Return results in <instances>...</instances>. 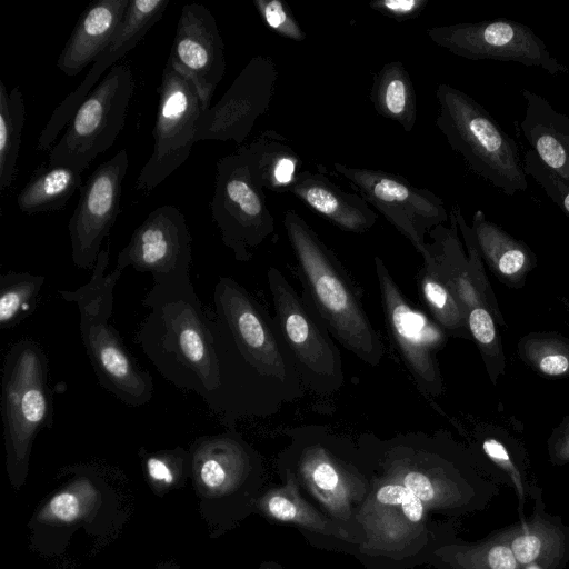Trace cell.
<instances>
[{
    "label": "cell",
    "mask_w": 569,
    "mask_h": 569,
    "mask_svg": "<svg viewBox=\"0 0 569 569\" xmlns=\"http://www.w3.org/2000/svg\"><path fill=\"white\" fill-rule=\"evenodd\" d=\"M191 483L208 535L217 539L254 513L266 488L262 456L233 429L194 439Z\"/></svg>",
    "instance_id": "8"
},
{
    "label": "cell",
    "mask_w": 569,
    "mask_h": 569,
    "mask_svg": "<svg viewBox=\"0 0 569 569\" xmlns=\"http://www.w3.org/2000/svg\"><path fill=\"white\" fill-rule=\"evenodd\" d=\"M547 449L553 465L561 466L569 462V413L551 430Z\"/></svg>",
    "instance_id": "45"
},
{
    "label": "cell",
    "mask_w": 569,
    "mask_h": 569,
    "mask_svg": "<svg viewBox=\"0 0 569 569\" xmlns=\"http://www.w3.org/2000/svg\"><path fill=\"white\" fill-rule=\"evenodd\" d=\"M130 0H96L80 14L57 61L69 77L80 73L109 47L124 19Z\"/></svg>",
    "instance_id": "26"
},
{
    "label": "cell",
    "mask_w": 569,
    "mask_h": 569,
    "mask_svg": "<svg viewBox=\"0 0 569 569\" xmlns=\"http://www.w3.org/2000/svg\"><path fill=\"white\" fill-rule=\"evenodd\" d=\"M449 221V227L440 224L428 233L431 242H427V250L440 277L461 303L471 340L480 352L489 380L496 387L507 366L500 331L485 295L471 276L451 210Z\"/></svg>",
    "instance_id": "16"
},
{
    "label": "cell",
    "mask_w": 569,
    "mask_h": 569,
    "mask_svg": "<svg viewBox=\"0 0 569 569\" xmlns=\"http://www.w3.org/2000/svg\"><path fill=\"white\" fill-rule=\"evenodd\" d=\"M437 128L469 169L507 196L528 188L517 142L472 97L447 83L436 90Z\"/></svg>",
    "instance_id": "11"
},
{
    "label": "cell",
    "mask_w": 569,
    "mask_h": 569,
    "mask_svg": "<svg viewBox=\"0 0 569 569\" xmlns=\"http://www.w3.org/2000/svg\"><path fill=\"white\" fill-rule=\"evenodd\" d=\"M283 226L302 297L338 342L365 363L377 367L383 345L341 262L295 210L284 212Z\"/></svg>",
    "instance_id": "7"
},
{
    "label": "cell",
    "mask_w": 569,
    "mask_h": 569,
    "mask_svg": "<svg viewBox=\"0 0 569 569\" xmlns=\"http://www.w3.org/2000/svg\"><path fill=\"white\" fill-rule=\"evenodd\" d=\"M133 92L134 77L130 64L112 66L51 148L48 166H64L82 173L98 154L114 143L124 128Z\"/></svg>",
    "instance_id": "13"
},
{
    "label": "cell",
    "mask_w": 569,
    "mask_h": 569,
    "mask_svg": "<svg viewBox=\"0 0 569 569\" xmlns=\"http://www.w3.org/2000/svg\"><path fill=\"white\" fill-rule=\"evenodd\" d=\"M170 0H130L124 19L109 47L93 62L80 84L53 110L42 129L36 150H51L62 129L68 126L74 112L92 91L102 73L132 50L157 23Z\"/></svg>",
    "instance_id": "25"
},
{
    "label": "cell",
    "mask_w": 569,
    "mask_h": 569,
    "mask_svg": "<svg viewBox=\"0 0 569 569\" xmlns=\"http://www.w3.org/2000/svg\"><path fill=\"white\" fill-rule=\"evenodd\" d=\"M279 72L269 56L252 57L224 94L197 120L196 141L219 140L241 144L264 114L274 96Z\"/></svg>",
    "instance_id": "20"
},
{
    "label": "cell",
    "mask_w": 569,
    "mask_h": 569,
    "mask_svg": "<svg viewBox=\"0 0 569 569\" xmlns=\"http://www.w3.org/2000/svg\"><path fill=\"white\" fill-rule=\"evenodd\" d=\"M142 303L150 310L136 338L143 353L166 380L216 412L220 381L212 317L190 276L153 283Z\"/></svg>",
    "instance_id": "3"
},
{
    "label": "cell",
    "mask_w": 569,
    "mask_h": 569,
    "mask_svg": "<svg viewBox=\"0 0 569 569\" xmlns=\"http://www.w3.org/2000/svg\"><path fill=\"white\" fill-rule=\"evenodd\" d=\"M333 169L405 236L417 252L426 254V236L449 218L441 198L427 188L411 184L400 174L339 162L333 163Z\"/></svg>",
    "instance_id": "17"
},
{
    "label": "cell",
    "mask_w": 569,
    "mask_h": 569,
    "mask_svg": "<svg viewBox=\"0 0 569 569\" xmlns=\"http://www.w3.org/2000/svg\"><path fill=\"white\" fill-rule=\"evenodd\" d=\"M281 483L271 485L259 496L254 515L268 522L297 529L313 548L356 556L359 542L301 491L289 470L279 471Z\"/></svg>",
    "instance_id": "24"
},
{
    "label": "cell",
    "mask_w": 569,
    "mask_h": 569,
    "mask_svg": "<svg viewBox=\"0 0 569 569\" xmlns=\"http://www.w3.org/2000/svg\"><path fill=\"white\" fill-rule=\"evenodd\" d=\"M526 176H530L553 201L569 217V182L547 168L537 154L527 150L522 160Z\"/></svg>",
    "instance_id": "42"
},
{
    "label": "cell",
    "mask_w": 569,
    "mask_h": 569,
    "mask_svg": "<svg viewBox=\"0 0 569 569\" xmlns=\"http://www.w3.org/2000/svg\"><path fill=\"white\" fill-rule=\"evenodd\" d=\"M470 227L491 273L508 288H523L528 274L537 267V257L529 246L487 220L481 210L475 211Z\"/></svg>",
    "instance_id": "29"
},
{
    "label": "cell",
    "mask_w": 569,
    "mask_h": 569,
    "mask_svg": "<svg viewBox=\"0 0 569 569\" xmlns=\"http://www.w3.org/2000/svg\"><path fill=\"white\" fill-rule=\"evenodd\" d=\"M523 363L547 379L569 378V337L556 331H533L517 342Z\"/></svg>",
    "instance_id": "37"
},
{
    "label": "cell",
    "mask_w": 569,
    "mask_h": 569,
    "mask_svg": "<svg viewBox=\"0 0 569 569\" xmlns=\"http://www.w3.org/2000/svg\"><path fill=\"white\" fill-rule=\"evenodd\" d=\"M369 99L376 112L411 132L417 122V98L401 61L385 63L373 73Z\"/></svg>",
    "instance_id": "32"
},
{
    "label": "cell",
    "mask_w": 569,
    "mask_h": 569,
    "mask_svg": "<svg viewBox=\"0 0 569 569\" xmlns=\"http://www.w3.org/2000/svg\"><path fill=\"white\" fill-rule=\"evenodd\" d=\"M451 211L453 212L459 231L461 232L465 246H466V252L468 258V263L470 268L471 276L479 287V289L485 295L491 313L497 321L498 326L505 327L507 326V322L505 320V317L500 310L497 297L492 290V287L489 282V279L487 277L486 270H485V263L482 261L473 231L471 227L466 222L463 214L461 212V209L458 204H453L451 207Z\"/></svg>",
    "instance_id": "41"
},
{
    "label": "cell",
    "mask_w": 569,
    "mask_h": 569,
    "mask_svg": "<svg viewBox=\"0 0 569 569\" xmlns=\"http://www.w3.org/2000/svg\"><path fill=\"white\" fill-rule=\"evenodd\" d=\"M254 7L263 23L280 37L302 41L307 34L282 0H254Z\"/></svg>",
    "instance_id": "43"
},
{
    "label": "cell",
    "mask_w": 569,
    "mask_h": 569,
    "mask_svg": "<svg viewBox=\"0 0 569 569\" xmlns=\"http://www.w3.org/2000/svg\"><path fill=\"white\" fill-rule=\"evenodd\" d=\"M566 307H567V310L569 311V298L566 300Z\"/></svg>",
    "instance_id": "48"
},
{
    "label": "cell",
    "mask_w": 569,
    "mask_h": 569,
    "mask_svg": "<svg viewBox=\"0 0 569 569\" xmlns=\"http://www.w3.org/2000/svg\"><path fill=\"white\" fill-rule=\"evenodd\" d=\"M191 242L183 213L173 204L160 206L134 229L116 269L149 272L153 283L189 276Z\"/></svg>",
    "instance_id": "22"
},
{
    "label": "cell",
    "mask_w": 569,
    "mask_h": 569,
    "mask_svg": "<svg viewBox=\"0 0 569 569\" xmlns=\"http://www.w3.org/2000/svg\"><path fill=\"white\" fill-rule=\"evenodd\" d=\"M211 317L220 381L214 413L226 426L274 416L305 395L273 317L234 279L219 278Z\"/></svg>",
    "instance_id": "1"
},
{
    "label": "cell",
    "mask_w": 569,
    "mask_h": 569,
    "mask_svg": "<svg viewBox=\"0 0 569 569\" xmlns=\"http://www.w3.org/2000/svg\"><path fill=\"white\" fill-rule=\"evenodd\" d=\"M522 136L540 161L569 182V116L558 112L543 97L522 89Z\"/></svg>",
    "instance_id": "28"
},
{
    "label": "cell",
    "mask_w": 569,
    "mask_h": 569,
    "mask_svg": "<svg viewBox=\"0 0 569 569\" xmlns=\"http://www.w3.org/2000/svg\"><path fill=\"white\" fill-rule=\"evenodd\" d=\"M429 0H375L369 7L398 22L411 20L420 16Z\"/></svg>",
    "instance_id": "44"
},
{
    "label": "cell",
    "mask_w": 569,
    "mask_h": 569,
    "mask_svg": "<svg viewBox=\"0 0 569 569\" xmlns=\"http://www.w3.org/2000/svg\"><path fill=\"white\" fill-rule=\"evenodd\" d=\"M257 569H283V566L276 560H264Z\"/></svg>",
    "instance_id": "47"
},
{
    "label": "cell",
    "mask_w": 569,
    "mask_h": 569,
    "mask_svg": "<svg viewBox=\"0 0 569 569\" xmlns=\"http://www.w3.org/2000/svg\"><path fill=\"white\" fill-rule=\"evenodd\" d=\"M42 276L29 272H8L0 277V328L9 329L36 308L38 296L44 284Z\"/></svg>",
    "instance_id": "39"
},
{
    "label": "cell",
    "mask_w": 569,
    "mask_h": 569,
    "mask_svg": "<svg viewBox=\"0 0 569 569\" xmlns=\"http://www.w3.org/2000/svg\"><path fill=\"white\" fill-rule=\"evenodd\" d=\"M61 471L63 481L39 502L27 523L29 549L47 559L62 557L80 531L107 545L132 512L133 498L114 471L91 463Z\"/></svg>",
    "instance_id": "4"
},
{
    "label": "cell",
    "mask_w": 569,
    "mask_h": 569,
    "mask_svg": "<svg viewBox=\"0 0 569 569\" xmlns=\"http://www.w3.org/2000/svg\"><path fill=\"white\" fill-rule=\"evenodd\" d=\"M289 192L343 231L363 233L378 218L362 197L343 191L321 172L300 171Z\"/></svg>",
    "instance_id": "27"
},
{
    "label": "cell",
    "mask_w": 569,
    "mask_h": 569,
    "mask_svg": "<svg viewBox=\"0 0 569 569\" xmlns=\"http://www.w3.org/2000/svg\"><path fill=\"white\" fill-rule=\"evenodd\" d=\"M505 537L522 569H561L569 559V533L542 511L505 532Z\"/></svg>",
    "instance_id": "31"
},
{
    "label": "cell",
    "mask_w": 569,
    "mask_h": 569,
    "mask_svg": "<svg viewBox=\"0 0 569 569\" xmlns=\"http://www.w3.org/2000/svg\"><path fill=\"white\" fill-rule=\"evenodd\" d=\"M430 566L437 569H522L505 533L476 542L457 536L433 552Z\"/></svg>",
    "instance_id": "33"
},
{
    "label": "cell",
    "mask_w": 569,
    "mask_h": 569,
    "mask_svg": "<svg viewBox=\"0 0 569 569\" xmlns=\"http://www.w3.org/2000/svg\"><path fill=\"white\" fill-rule=\"evenodd\" d=\"M26 104L20 87L7 90L0 81V191L11 188L17 174Z\"/></svg>",
    "instance_id": "36"
},
{
    "label": "cell",
    "mask_w": 569,
    "mask_h": 569,
    "mask_svg": "<svg viewBox=\"0 0 569 569\" xmlns=\"http://www.w3.org/2000/svg\"><path fill=\"white\" fill-rule=\"evenodd\" d=\"M238 151L246 160L253 183L276 193L289 192L302 160L288 140L276 130L261 131Z\"/></svg>",
    "instance_id": "30"
},
{
    "label": "cell",
    "mask_w": 569,
    "mask_h": 569,
    "mask_svg": "<svg viewBox=\"0 0 569 569\" xmlns=\"http://www.w3.org/2000/svg\"><path fill=\"white\" fill-rule=\"evenodd\" d=\"M422 260L423 264L418 273L417 282L421 300L432 319L448 337L471 340L466 312L455 293L440 277L428 250Z\"/></svg>",
    "instance_id": "35"
},
{
    "label": "cell",
    "mask_w": 569,
    "mask_h": 569,
    "mask_svg": "<svg viewBox=\"0 0 569 569\" xmlns=\"http://www.w3.org/2000/svg\"><path fill=\"white\" fill-rule=\"evenodd\" d=\"M152 569H186L173 560H163L158 562Z\"/></svg>",
    "instance_id": "46"
},
{
    "label": "cell",
    "mask_w": 569,
    "mask_h": 569,
    "mask_svg": "<svg viewBox=\"0 0 569 569\" xmlns=\"http://www.w3.org/2000/svg\"><path fill=\"white\" fill-rule=\"evenodd\" d=\"M152 153L141 168L134 189L151 192L188 159L202 111L192 83L167 62L160 84Z\"/></svg>",
    "instance_id": "18"
},
{
    "label": "cell",
    "mask_w": 569,
    "mask_h": 569,
    "mask_svg": "<svg viewBox=\"0 0 569 569\" xmlns=\"http://www.w3.org/2000/svg\"><path fill=\"white\" fill-rule=\"evenodd\" d=\"M476 446L481 455L490 461L517 490L520 506L528 492L525 465L512 449L511 440L501 431L489 429L477 431Z\"/></svg>",
    "instance_id": "40"
},
{
    "label": "cell",
    "mask_w": 569,
    "mask_h": 569,
    "mask_svg": "<svg viewBox=\"0 0 569 569\" xmlns=\"http://www.w3.org/2000/svg\"><path fill=\"white\" fill-rule=\"evenodd\" d=\"M286 433L290 441L277 456V472L291 471L302 493L351 533L360 547L358 515L370 492L371 478L357 441L321 426Z\"/></svg>",
    "instance_id": "6"
},
{
    "label": "cell",
    "mask_w": 569,
    "mask_h": 569,
    "mask_svg": "<svg viewBox=\"0 0 569 569\" xmlns=\"http://www.w3.org/2000/svg\"><path fill=\"white\" fill-rule=\"evenodd\" d=\"M267 280L276 326L303 387L319 396L338 391L345 383L343 363L326 325L281 270L270 267Z\"/></svg>",
    "instance_id": "12"
},
{
    "label": "cell",
    "mask_w": 569,
    "mask_h": 569,
    "mask_svg": "<svg viewBox=\"0 0 569 569\" xmlns=\"http://www.w3.org/2000/svg\"><path fill=\"white\" fill-rule=\"evenodd\" d=\"M427 34L437 46L468 60H497L538 67L550 74L569 72L526 24L497 19L432 27Z\"/></svg>",
    "instance_id": "19"
},
{
    "label": "cell",
    "mask_w": 569,
    "mask_h": 569,
    "mask_svg": "<svg viewBox=\"0 0 569 569\" xmlns=\"http://www.w3.org/2000/svg\"><path fill=\"white\" fill-rule=\"evenodd\" d=\"M82 188L81 173L64 166L40 168L17 197V206L26 214L62 209Z\"/></svg>",
    "instance_id": "34"
},
{
    "label": "cell",
    "mask_w": 569,
    "mask_h": 569,
    "mask_svg": "<svg viewBox=\"0 0 569 569\" xmlns=\"http://www.w3.org/2000/svg\"><path fill=\"white\" fill-rule=\"evenodd\" d=\"M210 209L223 244L232 250L237 261H250L253 250L274 232L264 193L253 183L238 151L217 162Z\"/></svg>",
    "instance_id": "14"
},
{
    "label": "cell",
    "mask_w": 569,
    "mask_h": 569,
    "mask_svg": "<svg viewBox=\"0 0 569 569\" xmlns=\"http://www.w3.org/2000/svg\"><path fill=\"white\" fill-rule=\"evenodd\" d=\"M108 263L109 253L101 250L90 280L77 290L59 293L78 306L80 337L100 386L124 405L140 407L151 400L153 381L109 322L113 289L123 271L114 268L106 274Z\"/></svg>",
    "instance_id": "9"
},
{
    "label": "cell",
    "mask_w": 569,
    "mask_h": 569,
    "mask_svg": "<svg viewBox=\"0 0 569 569\" xmlns=\"http://www.w3.org/2000/svg\"><path fill=\"white\" fill-rule=\"evenodd\" d=\"M128 153L120 150L102 162L81 188L78 204L68 224L71 258L81 269H93L104 237L120 212L122 182Z\"/></svg>",
    "instance_id": "21"
},
{
    "label": "cell",
    "mask_w": 569,
    "mask_h": 569,
    "mask_svg": "<svg viewBox=\"0 0 569 569\" xmlns=\"http://www.w3.org/2000/svg\"><path fill=\"white\" fill-rule=\"evenodd\" d=\"M1 387L6 470L11 487L20 490L28 478L36 437L53 426L48 360L37 342L22 339L8 350Z\"/></svg>",
    "instance_id": "10"
},
{
    "label": "cell",
    "mask_w": 569,
    "mask_h": 569,
    "mask_svg": "<svg viewBox=\"0 0 569 569\" xmlns=\"http://www.w3.org/2000/svg\"><path fill=\"white\" fill-rule=\"evenodd\" d=\"M357 443L371 466L408 488L433 517L457 520L485 508L493 493L470 449L445 431L386 439L363 433Z\"/></svg>",
    "instance_id": "2"
},
{
    "label": "cell",
    "mask_w": 569,
    "mask_h": 569,
    "mask_svg": "<svg viewBox=\"0 0 569 569\" xmlns=\"http://www.w3.org/2000/svg\"><path fill=\"white\" fill-rule=\"evenodd\" d=\"M138 456L142 475L149 489L159 498L181 489L191 479V455L189 449L174 447L149 451L141 447Z\"/></svg>",
    "instance_id": "38"
},
{
    "label": "cell",
    "mask_w": 569,
    "mask_h": 569,
    "mask_svg": "<svg viewBox=\"0 0 569 569\" xmlns=\"http://www.w3.org/2000/svg\"><path fill=\"white\" fill-rule=\"evenodd\" d=\"M168 63L196 89L202 111L226 72L224 43L211 11L200 3L181 9Z\"/></svg>",
    "instance_id": "23"
},
{
    "label": "cell",
    "mask_w": 569,
    "mask_h": 569,
    "mask_svg": "<svg viewBox=\"0 0 569 569\" xmlns=\"http://www.w3.org/2000/svg\"><path fill=\"white\" fill-rule=\"evenodd\" d=\"M388 335L421 392L440 397L443 381L437 353L447 342L443 329L415 308L389 272L383 260L373 258Z\"/></svg>",
    "instance_id": "15"
},
{
    "label": "cell",
    "mask_w": 569,
    "mask_h": 569,
    "mask_svg": "<svg viewBox=\"0 0 569 569\" xmlns=\"http://www.w3.org/2000/svg\"><path fill=\"white\" fill-rule=\"evenodd\" d=\"M366 463L371 486L358 515L362 542L355 558L366 569L430 566L433 552L457 537V521L433 518L408 488Z\"/></svg>",
    "instance_id": "5"
}]
</instances>
